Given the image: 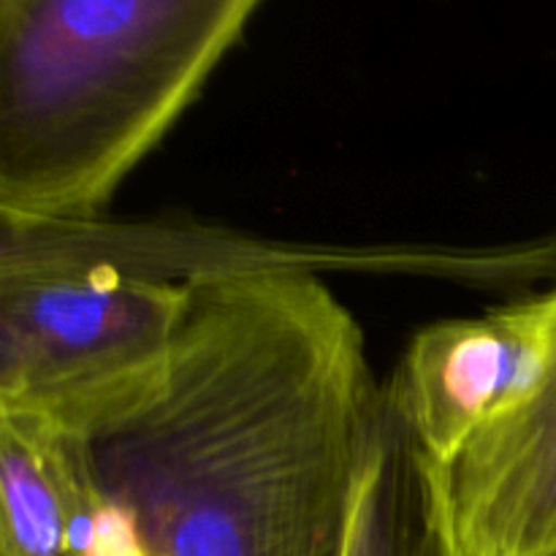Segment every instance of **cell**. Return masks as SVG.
<instances>
[{
    "instance_id": "obj_6",
    "label": "cell",
    "mask_w": 556,
    "mask_h": 556,
    "mask_svg": "<svg viewBox=\"0 0 556 556\" xmlns=\"http://www.w3.org/2000/svg\"><path fill=\"white\" fill-rule=\"evenodd\" d=\"M0 556H139L87 440L0 416Z\"/></svg>"
},
{
    "instance_id": "obj_7",
    "label": "cell",
    "mask_w": 556,
    "mask_h": 556,
    "mask_svg": "<svg viewBox=\"0 0 556 556\" xmlns=\"http://www.w3.org/2000/svg\"><path fill=\"white\" fill-rule=\"evenodd\" d=\"M345 556H462L448 470L416 443L386 394Z\"/></svg>"
},
{
    "instance_id": "obj_4",
    "label": "cell",
    "mask_w": 556,
    "mask_h": 556,
    "mask_svg": "<svg viewBox=\"0 0 556 556\" xmlns=\"http://www.w3.org/2000/svg\"><path fill=\"white\" fill-rule=\"evenodd\" d=\"M552 345L548 293L483 318L438 320L413 337L383 394L445 470L535 389Z\"/></svg>"
},
{
    "instance_id": "obj_1",
    "label": "cell",
    "mask_w": 556,
    "mask_h": 556,
    "mask_svg": "<svg viewBox=\"0 0 556 556\" xmlns=\"http://www.w3.org/2000/svg\"><path fill=\"white\" fill-rule=\"evenodd\" d=\"M161 391L87 440L139 556H345L383 386L302 266L188 277Z\"/></svg>"
},
{
    "instance_id": "obj_2",
    "label": "cell",
    "mask_w": 556,
    "mask_h": 556,
    "mask_svg": "<svg viewBox=\"0 0 556 556\" xmlns=\"http://www.w3.org/2000/svg\"><path fill=\"white\" fill-rule=\"evenodd\" d=\"M258 0H3L0 226L96 220Z\"/></svg>"
},
{
    "instance_id": "obj_3",
    "label": "cell",
    "mask_w": 556,
    "mask_h": 556,
    "mask_svg": "<svg viewBox=\"0 0 556 556\" xmlns=\"http://www.w3.org/2000/svg\"><path fill=\"white\" fill-rule=\"evenodd\" d=\"M188 282L0 242V416L92 440L161 391Z\"/></svg>"
},
{
    "instance_id": "obj_8",
    "label": "cell",
    "mask_w": 556,
    "mask_h": 556,
    "mask_svg": "<svg viewBox=\"0 0 556 556\" xmlns=\"http://www.w3.org/2000/svg\"><path fill=\"white\" fill-rule=\"evenodd\" d=\"M554 556H556V554H554Z\"/></svg>"
},
{
    "instance_id": "obj_5",
    "label": "cell",
    "mask_w": 556,
    "mask_h": 556,
    "mask_svg": "<svg viewBox=\"0 0 556 556\" xmlns=\"http://www.w3.org/2000/svg\"><path fill=\"white\" fill-rule=\"evenodd\" d=\"M535 389L483 429L448 470L462 556L556 554V288Z\"/></svg>"
}]
</instances>
